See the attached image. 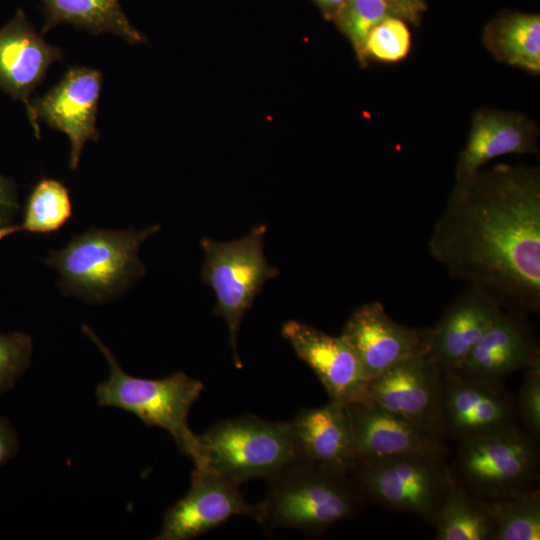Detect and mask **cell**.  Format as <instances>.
Masks as SVG:
<instances>
[{
  "label": "cell",
  "mask_w": 540,
  "mask_h": 540,
  "mask_svg": "<svg viewBox=\"0 0 540 540\" xmlns=\"http://www.w3.org/2000/svg\"><path fill=\"white\" fill-rule=\"evenodd\" d=\"M441 376L433 358L422 352L367 381L365 399L444 436L440 416Z\"/></svg>",
  "instance_id": "cell-11"
},
{
  "label": "cell",
  "mask_w": 540,
  "mask_h": 540,
  "mask_svg": "<svg viewBox=\"0 0 540 540\" xmlns=\"http://www.w3.org/2000/svg\"><path fill=\"white\" fill-rule=\"evenodd\" d=\"M504 309L488 293L467 285L436 325L426 329V352L441 373H453Z\"/></svg>",
  "instance_id": "cell-14"
},
{
  "label": "cell",
  "mask_w": 540,
  "mask_h": 540,
  "mask_svg": "<svg viewBox=\"0 0 540 540\" xmlns=\"http://www.w3.org/2000/svg\"><path fill=\"white\" fill-rule=\"evenodd\" d=\"M538 137L537 124L522 113L488 108L476 110L466 145L456 163L455 181L472 177L496 157L538 153Z\"/></svg>",
  "instance_id": "cell-17"
},
{
  "label": "cell",
  "mask_w": 540,
  "mask_h": 540,
  "mask_svg": "<svg viewBox=\"0 0 540 540\" xmlns=\"http://www.w3.org/2000/svg\"><path fill=\"white\" fill-rule=\"evenodd\" d=\"M160 228H91L72 237L64 248L52 251L45 263L60 274L63 293L93 304L103 303L145 274L139 248Z\"/></svg>",
  "instance_id": "cell-4"
},
{
  "label": "cell",
  "mask_w": 540,
  "mask_h": 540,
  "mask_svg": "<svg viewBox=\"0 0 540 540\" xmlns=\"http://www.w3.org/2000/svg\"><path fill=\"white\" fill-rule=\"evenodd\" d=\"M238 486L209 467L195 468L189 491L166 511L155 539H193L234 515H245L258 521V504L249 505Z\"/></svg>",
  "instance_id": "cell-12"
},
{
  "label": "cell",
  "mask_w": 540,
  "mask_h": 540,
  "mask_svg": "<svg viewBox=\"0 0 540 540\" xmlns=\"http://www.w3.org/2000/svg\"><path fill=\"white\" fill-rule=\"evenodd\" d=\"M525 316L503 310L455 374L504 383L512 373L540 359L538 344Z\"/></svg>",
  "instance_id": "cell-19"
},
{
  "label": "cell",
  "mask_w": 540,
  "mask_h": 540,
  "mask_svg": "<svg viewBox=\"0 0 540 540\" xmlns=\"http://www.w3.org/2000/svg\"><path fill=\"white\" fill-rule=\"evenodd\" d=\"M430 256L503 309L540 310V170L499 164L455 181L428 239Z\"/></svg>",
  "instance_id": "cell-1"
},
{
  "label": "cell",
  "mask_w": 540,
  "mask_h": 540,
  "mask_svg": "<svg viewBox=\"0 0 540 540\" xmlns=\"http://www.w3.org/2000/svg\"><path fill=\"white\" fill-rule=\"evenodd\" d=\"M538 443L519 425L458 442L452 476L477 499L519 495L537 488Z\"/></svg>",
  "instance_id": "cell-6"
},
{
  "label": "cell",
  "mask_w": 540,
  "mask_h": 540,
  "mask_svg": "<svg viewBox=\"0 0 540 540\" xmlns=\"http://www.w3.org/2000/svg\"><path fill=\"white\" fill-rule=\"evenodd\" d=\"M281 333L319 378L330 400L350 403L365 399L367 381L342 335L331 336L295 320L284 323Z\"/></svg>",
  "instance_id": "cell-15"
},
{
  "label": "cell",
  "mask_w": 540,
  "mask_h": 540,
  "mask_svg": "<svg viewBox=\"0 0 540 540\" xmlns=\"http://www.w3.org/2000/svg\"><path fill=\"white\" fill-rule=\"evenodd\" d=\"M18 207L14 183L0 174V228L11 224Z\"/></svg>",
  "instance_id": "cell-31"
},
{
  "label": "cell",
  "mask_w": 540,
  "mask_h": 540,
  "mask_svg": "<svg viewBox=\"0 0 540 540\" xmlns=\"http://www.w3.org/2000/svg\"><path fill=\"white\" fill-rule=\"evenodd\" d=\"M360 461L410 453L449 455L444 436L362 399L347 403Z\"/></svg>",
  "instance_id": "cell-16"
},
{
  "label": "cell",
  "mask_w": 540,
  "mask_h": 540,
  "mask_svg": "<svg viewBox=\"0 0 540 540\" xmlns=\"http://www.w3.org/2000/svg\"><path fill=\"white\" fill-rule=\"evenodd\" d=\"M447 456L410 453L360 461L349 476L365 501L411 513L432 525L455 481Z\"/></svg>",
  "instance_id": "cell-7"
},
{
  "label": "cell",
  "mask_w": 540,
  "mask_h": 540,
  "mask_svg": "<svg viewBox=\"0 0 540 540\" xmlns=\"http://www.w3.org/2000/svg\"><path fill=\"white\" fill-rule=\"evenodd\" d=\"M19 438L11 423L0 417V467L14 458L19 451Z\"/></svg>",
  "instance_id": "cell-32"
},
{
  "label": "cell",
  "mask_w": 540,
  "mask_h": 540,
  "mask_svg": "<svg viewBox=\"0 0 540 540\" xmlns=\"http://www.w3.org/2000/svg\"><path fill=\"white\" fill-rule=\"evenodd\" d=\"M391 15L383 0H347L331 21L350 42L359 64L366 67L367 37L378 23Z\"/></svg>",
  "instance_id": "cell-26"
},
{
  "label": "cell",
  "mask_w": 540,
  "mask_h": 540,
  "mask_svg": "<svg viewBox=\"0 0 540 540\" xmlns=\"http://www.w3.org/2000/svg\"><path fill=\"white\" fill-rule=\"evenodd\" d=\"M102 86V74L95 69H69L51 90L31 101L27 114L37 138L39 120L65 133L70 141L69 166L77 169L81 152L88 141H97V106Z\"/></svg>",
  "instance_id": "cell-10"
},
{
  "label": "cell",
  "mask_w": 540,
  "mask_h": 540,
  "mask_svg": "<svg viewBox=\"0 0 540 540\" xmlns=\"http://www.w3.org/2000/svg\"><path fill=\"white\" fill-rule=\"evenodd\" d=\"M82 331L103 353L110 367L108 379L100 382L95 390L98 405L125 410L146 426L166 430L178 449L192 459L195 468L204 467L199 435L188 425L190 408L200 397L203 383L183 372L161 379L131 376L92 328L83 325Z\"/></svg>",
  "instance_id": "cell-2"
},
{
  "label": "cell",
  "mask_w": 540,
  "mask_h": 540,
  "mask_svg": "<svg viewBox=\"0 0 540 540\" xmlns=\"http://www.w3.org/2000/svg\"><path fill=\"white\" fill-rule=\"evenodd\" d=\"M267 231L265 224L251 229L244 237L229 242L202 238L200 246L205 260L202 280L216 296L213 315L222 317L229 329L233 361L242 367L237 349V336L244 314L269 279L279 274L263 251Z\"/></svg>",
  "instance_id": "cell-8"
},
{
  "label": "cell",
  "mask_w": 540,
  "mask_h": 540,
  "mask_svg": "<svg viewBox=\"0 0 540 540\" xmlns=\"http://www.w3.org/2000/svg\"><path fill=\"white\" fill-rule=\"evenodd\" d=\"M45 22L43 32L63 23L92 34L111 33L130 44L146 41L123 12L119 0H41Z\"/></svg>",
  "instance_id": "cell-22"
},
{
  "label": "cell",
  "mask_w": 540,
  "mask_h": 540,
  "mask_svg": "<svg viewBox=\"0 0 540 540\" xmlns=\"http://www.w3.org/2000/svg\"><path fill=\"white\" fill-rule=\"evenodd\" d=\"M481 502L493 523L494 540L540 539L538 487L516 496Z\"/></svg>",
  "instance_id": "cell-25"
},
{
  "label": "cell",
  "mask_w": 540,
  "mask_h": 540,
  "mask_svg": "<svg viewBox=\"0 0 540 540\" xmlns=\"http://www.w3.org/2000/svg\"><path fill=\"white\" fill-rule=\"evenodd\" d=\"M341 335L355 353L366 381L409 357L426 352V329L394 321L379 301L355 309Z\"/></svg>",
  "instance_id": "cell-13"
},
{
  "label": "cell",
  "mask_w": 540,
  "mask_h": 540,
  "mask_svg": "<svg viewBox=\"0 0 540 540\" xmlns=\"http://www.w3.org/2000/svg\"><path fill=\"white\" fill-rule=\"evenodd\" d=\"M519 394L516 398L518 421L522 429L534 440H540V359L526 367Z\"/></svg>",
  "instance_id": "cell-29"
},
{
  "label": "cell",
  "mask_w": 540,
  "mask_h": 540,
  "mask_svg": "<svg viewBox=\"0 0 540 540\" xmlns=\"http://www.w3.org/2000/svg\"><path fill=\"white\" fill-rule=\"evenodd\" d=\"M432 525L437 540H494V526L481 500L455 481Z\"/></svg>",
  "instance_id": "cell-23"
},
{
  "label": "cell",
  "mask_w": 540,
  "mask_h": 540,
  "mask_svg": "<svg viewBox=\"0 0 540 540\" xmlns=\"http://www.w3.org/2000/svg\"><path fill=\"white\" fill-rule=\"evenodd\" d=\"M440 416L444 436L457 442L518 426L516 398L504 386L442 373Z\"/></svg>",
  "instance_id": "cell-9"
},
{
  "label": "cell",
  "mask_w": 540,
  "mask_h": 540,
  "mask_svg": "<svg viewBox=\"0 0 540 540\" xmlns=\"http://www.w3.org/2000/svg\"><path fill=\"white\" fill-rule=\"evenodd\" d=\"M300 460L350 475L358 464L347 403L330 400L301 410L291 422Z\"/></svg>",
  "instance_id": "cell-18"
},
{
  "label": "cell",
  "mask_w": 540,
  "mask_h": 540,
  "mask_svg": "<svg viewBox=\"0 0 540 540\" xmlns=\"http://www.w3.org/2000/svg\"><path fill=\"white\" fill-rule=\"evenodd\" d=\"M482 42L498 62L540 74V16L504 11L484 27Z\"/></svg>",
  "instance_id": "cell-21"
},
{
  "label": "cell",
  "mask_w": 540,
  "mask_h": 540,
  "mask_svg": "<svg viewBox=\"0 0 540 540\" xmlns=\"http://www.w3.org/2000/svg\"><path fill=\"white\" fill-rule=\"evenodd\" d=\"M390 12L412 25H419L427 10L425 0H383Z\"/></svg>",
  "instance_id": "cell-30"
},
{
  "label": "cell",
  "mask_w": 540,
  "mask_h": 540,
  "mask_svg": "<svg viewBox=\"0 0 540 540\" xmlns=\"http://www.w3.org/2000/svg\"><path fill=\"white\" fill-rule=\"evenodd\" d=\"M320 10L322 16L331 21L347 0H310Z\"/></svg>",
  "instance_id": "cell-33"
},
{
  "label": "cell",
  "mask_w": 540,
  "mask_h": 540,
  "mask_svg": "<svg viewBox=\"0 0 540 540\" xmlns=\"http://www.w3.org/2000/svg\"><path fill=\"white\" fill-rule=\"evenodd\" d=\"M199 442L205 466L237 484L269 479L300 460L291 422L255 415L220 421L199 435Z\"/></svg>",
  "instance_id": "cell-5"
},
{
  "label": "cell",
  "mask_w": 540,
  "mask_h": 540,
  "mask_svg": "<svg viewBox=\"0 0 540 540\" xmlns=\"http://www.w3.org/2000/svg\"><path fill=\"white\" fill-rule=\"evenodd\" d=\"M33 342L20 331L0 333V396L9 391L31 363Z\"/></svg>",
  "instance_id": "cell-28"
},
{
  "label": "cell",
  "mask_w": 540,
  "mask_h": 540,
  "mask_svg": "<svg viewBox=\"0 0 540 540\" xmlns=\"http://www.w3.org/2000/svg\"><path fill=\"white\" fill-rule=\"evenodd\" d=\"M72 215L68 189L58 180L43 178L31 191L20 224L0 228V240L19 232L51 233L62 228Z\"/></svg>",
  "instance_id": "cell-24"
},
{
  "label": "cell",
  "mask_w": 540,
  "mask_h": 540,
  "mask_svg": "<svg viewBox=\"0 0 540 540\" xmlns=\"http://www.w3.org/2000/svg\"><path fill=\"white\" fill-rule=\"evenodd\" d=\"M258 522L265 529L291 528L319 535L352 518L366 502L349 475L297 460L269 479Z\"/></svg>",
  "instance_id": "cell-3"
},
{
  "label": "cell",
  "mask_w": 540,
  "mask_h": 540,
  "mask_svg": "<svg viewBox=\"0 0 540 540\" xmlns=\"http://www.w3.org/2000/svg\"><path fill=\"white\" fill-rule=\"evenodd\" d=\"M411 50V33L407 23L396 16H388L369 33L365 42L364 58L383 63H394L407 57Z\"/></svg>",
  "instance_id": "cell-27"
},
{
  "label": "cell",
  "mask_w": 540,
  "mask_h": 540,
  "mask_svg": "<svg viewBox=\"0 0 540 540\" xmlns=\"http://www.w3.org/2000/svg\"><path fill=\"white\" fill-rule=\"evenodd\" d=\"M62 59L61 50L36 32L21 9L0 29V89L23 102L27 114L32 92Z\"/></svg>",
  "instance_id": "cell-20"
}]
</instances>
